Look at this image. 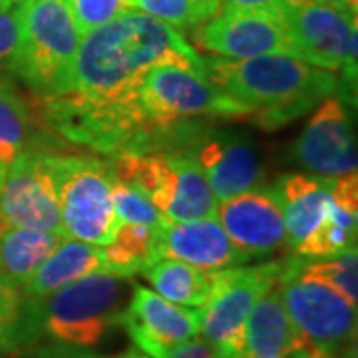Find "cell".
I'll return each instance as SVG.
<instances>
[{
    "mask_svg": "<svg viewBox=\"0 0 358 358\" xmlns=\"http://www.w3.org/2000/svg\"><path fill=\"white\" fill-rule=\"evenodd\" d=\"M181 64L205 70L176 28L143 13L117 14L80 38L70 72V90L98 100L138 98L152 66Z\"/></svg>",
    "mask_w": 358,
    "mask_h": 358,
    "instance_id": "6da1fadb",
    "label": "cell"
},
{
    "mask_svg": "<svg viewBox=\"0 0 358 358\" xmlns=\"http://www.w3.org/2000/svg\"><path fill=\"white\" fill-rule=\"evenodd\" d=\"M207 78L235 102L257 112V124L277 129L338 92V78L294 56L267 54L243 60H209Z\"/></svg>",
    "mask_w": 358,
    "mask_h": 358,
    "instance_id": "7a4b0ae2",
    "label": "cell"
},
{
    "mask_svg": "<svg viewBox=\"0 0 358 358\" xmlns=\"http://www.w3.org/2000/svg\"><path fill=\"white\" fill-rule=\"evenodd\" d=\"M18 44L10 68L40 98L70 90L80 32L62 0H22L16 8Z\"/></svg>",
    "mask_w": 358,
    "mask_h": 358,
    "instance_id": "3957f363",
    "label": "cell"
},
{
    "mask_svg": "<svg viewBox=\"0 0 358 358\" xmlns=\"http://www.w3.org/2000/svg\"><path fill=\"white\" fill-rule=\"evenodd\" d=\"M299 259L285 261L277 285L301 348L317 358H357V307L301 273Z\"/></svg>",
    "mask_w": 358,
    "mask_h": 358,
    "instance_id": "277c9868",
    "label": "cell"
},
{
    "mask_svg": "<svg viewBox=\"0 0 358 358\" xmlns=\"http://www.w3.org/2000/svg\"><path fill=\"white\" fill-rule=\"evenodd\" d=\"M52 179L66 237L110 245L122 225L112 205L114 176L108 162L78 155H52Z\"/></svg>",
    "mask_w": 358,
    "mask_h": 358,
    "instance_id": "5b68a950",
    "label": "cell"
},
{
    "mask_svg": "<svg viewBox=\"0 0 358 358\" xmlns=\"http://www.w3.org/2000/svg\"><path fill=\"white\" fill-rule=\"evenodd\" d=\"M122 277L94 273L38 301L40 333L72 348L100 345L122 315Z\"/></svg>",
    "mask_w": 358,
    "mask_h": 358,
    "instance_id": "8992f818",
    "label": "cell"
},
{
    "mask_svg": "<svg viewBox=\"0 0 358 358\" xmlns=\"http://www.w3.org/2000/svg\"><path fill=\"white\" fill-rule=\"evenodd\" d=\"M282 268L285 261L219 268L217 287L199 310V333L213 358H241L247 317L259 296L279 282Z\"/></svg>",
    "mask_w": 358,
    "mask_h": 358,
    "instance_id": "52a82bcc",
    "label": "cell"
},
{
    "mask_svg": "<svg viewBox=\"0 0 358 358\" xmlns=\"http://www.w3.org/2000/svg\"><path fill=\"white\" fill-rule=\"evenodd\" d=\"M138 100L145 115L164 128L195 115L251 114L249 108L223 94L205 70L181 64L152 66L141 80Z\"/></svg>",
    "mask_w": 358,
    "mask_h": 358,
    "instance_id": "ba28073f",
    "label": "cell"
},
{
    "mask_svg": "<svg viewBox=\"0 0 358 358\" xmlns=\"http://www.w3.org/2000/svg\"><path fill=\"white\" fill-rule=\"evenodd\" d=\"M282 18L299 60L329 72L343 70L346 82H357V13L287 2Z\"/></svg>",
    "mask_w": 358,
    "mask_h": 358,
    "instance_id": "9c48e42d",
    "label": "cell"
},
{
    "mask_svg": "<svg viewBox=\"0 0 358 358\" xmlns=\"http://www.w3.org/2000/svg\"><path fill=\"white\" fill-rule=\"evenodd\" d=\"M8 227L64 235L48 152L32 148L6 166L0 183V231Z\"/></svg>",
    "mask_w": 358,
    "mask_h": 358,
    "instance_id": "30bf717a",
    "label": "cell"
},
{
    "mask_svg": "<svg viewBox=\"0 0 358 358\" xmlns=\"http://www.w3.org/2000/svg\"><path fill=\"white\" fill-rule=\"evenodd\" d=\"M193 38L199 48L229 60L267 54L294 56L293 40L285 18L275 14L219 13L197 26Z\"/></svg>",
    "mask_w": 358,
    "mask_h": 358,
    "instance_id": "8fae6325",
    "label": "cell"
},
{
    "mask_svg": "<svg viewBox=\"0 0 358 358\" xmlns=\"http://www.w3.org/2000/svg\"><path fill=\"white\" fill-rule=\"evenodd\" d=\"M120 327L150 358H166L176 346L199 334V310L176 305L154 291L134 285L128 308L122 310Z\"/></svg>",
    "mask_w": 358,
    "mask_h": 358,
    "instance_id": "7c38bea8",
    "label": "cell"
},
{
    "mask_svg": "<svg viewBox=\"0 0 358 358\" xmlns=\"http://www.w3.org/2000/svg\"><path fill=\"white\" fill-rule=\"evenodd\" d=\"M217 221L249 259L271 255L287 243L282 207L275 189H249L221 201Z\"/></svg>",
    "mask_w": 358,
    "mask_h": 358,
    "instance_id": "4fadbf2b",
    "label": "cell"
},
{
    "mask_svg": "<svg viewBox=\"0 0 358 358\" xmlns=\"http://www.w3.org/2000/svg\"><path fill=\"white\" fill-rule=\"evenodd\" d=\"M294 157L308 171L329 178L357 171V143L345 103L334 98L320 106L294 143Z\"/></svg>",
    "mask_w": 358,
    "mask_h": 358,
    "instance_id": "5bb4252c",
    "label": "cell"
},
{
    "mask_svg": "<svg viewBox=\"0 0 358 358\" xmlns=\"http://www.w3.org/2000/svg\"><path fill=\"white\" fill-rule=\"evenodd\" d=\"M155 253L157 259H176L205 271L237 267L249 261V257L233 245L217 217L197 221L166 219L155 229Z\"/></svg>",
    "mask_w": 358,
    "mask_h": 358,
    "instance_id": "9a60e30c",
    "label": "cell"
},
{
    "mask_svg": "<svg viewBox=\"0 0 358 358\" xmlns=\"http://www.w3.org/2000/svg\"><path fill=\"white\" fill-rule=\"evenodd\" d=\"M217 201L253 189L259 181V159L253 143L239 134L207 136L193 155Z\"/></svg>",
    "mask_w": 358,
    "mask_h": 358,
    "instance_id": "2e32d148",
    "label": "cell"
},
{
    "mask_svg": "<svg viewBox=\"0 0 358 358\" xmlns=\"http://www.w3.org/2000/svg\"><path fill=\"white\" fill-rule=\"evenodd\" d=\"M333 185L334 179L329 176L310 178L294 173L279 179L275 192L282 207L287 243L293 249L327 217L333 201Z\"/></svg>",
    "mask_w": 358,
    "mask_h": 358,
    "instance_id": "e0dca14e",
    "label": "cell"
},
{
    "mask_svg": "<svg viewBox=\"0 0 358 358\" xmlns=\"http://www.w3.org/2000/svg\"><path fill=\"white\" fill-rule=\"evenodd\" d=\"M301 343L282 307L279 285L261 294L247 322L241 358H289Z\"/></svg>",
    "mask_w": 358,
    "mask_h": 358,
    "instance_id": "ac0fdd59",
    "label": "cell"
},
{
    "mask_svg": "<svg viewBox=\"0 0 358 358\" xmlns=\"http://www.w3.org/2000/svg\"><path fill=\"white\" fill-rule=\"evenodd\" d=\"M106 271H108L106 251L100 245L66 237L60 247L34 271V275L28 279L22 289L30 299L42 301L70 282Z\"/></svg>",
    "mask_w": 358,
    "mask_h": 358,
    "instance_id": "d6986e66",
    "label": "cell"
},
{
    "mask_svg": "<svg viewBox=\"0 0 358 358\" xmlns=\"http://www.w3.org/2000/svg\"><path fill=\"white\" fill-rule=\"evenodd\" d=\"M143 275L155 293L181 307H203L219 281V268L205 271L176 259H157Z\"/></svg>",
    "mask_w": 358,
    "mask_h": 358,
    "instance_id": "ffe728a7",
    "label": "cell"
},
{
    "mask_svg": "<svg viewBox=\"0 0 358 358\" xmlns=\"http://www.w3.org/2000/svg\"><path fill=\"white\" fill-rule=\"evenodd\" d=\"M66 235L8 227L0 231V275L24 287L34 271L60 247Z\"/></svg>",
    "mask_w": 358,
    "mask_h": 358,
    "instance_id": "44dd1931",
    "label": "cell"
},
{
    "mask_svg": "<svg viewBox=\"0 0 358 358\" xmlns=\"http://www.w3.org/2000/svg\"><path fill=\"white\" fill-rule=\"evenodd\" d=\"M114 181L126 183L141 192L152 203L166 213L176 192V171L164 154H117L108 162Z\"/></svg>",
    "mask_w": 358,
    "mask_h": 358,
    "instance_id": "7402d4cb",
    "label": "cell"
},
{
    "mask_svg": "<svg viewBox=\"0 0 358 358\" xmlns=\"http://www.w3.org/2000/svg\"><path fill=\"white\" fill-rule=\"evenodd\" d=\"M166 155L176 171V192L164 215L169 221L217 217V199L193 154L176 152Z\"/></svg>",
    "mask_w": 358,
    "mask_h": 358,
    "instance_id": "603a6c76",
    "label": "cell"
},
{
    "mask_svg": "<svg viewBox=\"0 0 358 358\" xmlns=\"http://www.w3.org/2000/svg\"><path fill=\"white\" fill-rule=\"evenodd\" d=\"M38 336V301L0 275V350H16Z\"/></svg>",
    "mask_w": 358,
    "mask_h": 358,
    "instance_id": "cb8c5ba5",
    "label": "cell"
},
{
    "mask_svg": "<svg viewBox=\"0 0 358 358\" xmlns=\"http://www.w3.org/2000/svg\"><path fill=\"white\" fill-rule=\"evenodd\" d=\"M155 261V227L140 223H122L106 249V273L122 279L140 275Z\"/></svg>",
    "mask_w": 358,
    "mask_h": 358,
    "instance_id": "d4e9b609",
    "label": "cell"
},
{
    "mask_svg": "<svg viewBox=\"0 0 358 358\" xmlns=\"http://www.w3.org/2000/svg\"><path fill=\"white\" fill-rule=\"evenodd\" d=\"M34 122L22 96L0 78V162L10 164L16 155L32 150Z\"/></svg>",
    "mask_w": 358,
    "mask_h": 358,
    "instance_id": "484cf974",
    "label": "cell"
},
{
    "mask_svg": "<svg viewBox=\"0 0 358 358\" xmlns=\"http://www.w3.org/2000/svg\"><path fill=\"white\" fill-rule=\"evenodd\" d=\"M357 219L358 215L348 213L331 201L327 217L310 231L299 247L296 253L301 257H334L355 249L357 243Z\"/></svg>",
    "mask_w": 358,
    "mask_h": 358,
    "instance_id": "4316f807",
    "label": "cell"
},
{
    "mask_svg": "<svg viewBox=\"0 0 358 358\" xmlns=\"http://www.w3.org/2000/svg\"><path fill=\"white\" fill-rule=\"evenodd\" d=\"M299 271L317 281L329 285L343 294L350 305L357 307L358 301V253L357 247L334 257H320L319 261L299 259Z\"/></svg>",
    "mask_w": 358,
    "mask_h": 358,
    "instance_id": "83f0119b",
    "label": "cell"
},
{
    "mask_svg": "<svg viewBox=\"0 0 358 358\" xmlns=\"http://www.w3.org/2000/svg\"><path fill=\"white\" fill-rule=\"evenodd\" d=\"M112 205L122 223H140L157 229L167 219L143 193L120 181L112 183Z\"/></svg>",
    "mask_w": 358,
    "mask_h": 358,
    "instance_id": "f1b7e54d",
    "label": "cell"
},
{
    "mask_svg": "<svg viewBox=\"0 0 358 358\" xmlns=\"http://www.w3.org/2000/svg\"><path fill=\"white\" fill-rule=\"evenodd\" d=\"M126 8H136L166 22L176 30H187L203 24V16L192 0H122Z\"/></svg>",
    "mask_w": 358,
    "mask_h": 358,
    "instance_id": "f546056e",
    "label": "cell"
},
{
    "mask_svg": "<svg viewBox=\"0 0 358 358\" xmlns=\"http://www.w3.org/2000/svg\"><path fill=\"white\" fill-rule=\"evenodd\" d=\"M62 2L72 14L80 36L128 10L122 0H62Z\"/></svg>",
    "mask_w": 358,
    "mask_h": 358,
    "instance_id": "4dcf8cb0",
    "label": "cell"
},
{
    "mask_svg": "<svg viewBox=\"0 0 358 358\" xmlns=\"http://www.w3.org/2000/svg\"><path fill=\"white\" fill-rule=\"evenodd\" d=\"M18 44V20L14 8H0V66L10 64Z\"/></svg>",
    "mask_w": 358,
    "mask_h": 358,
    "instance_id": "1f68e13d",
    "label": "cell"
},
{
    "mask_svg": "<svg viewBox=\"0 0 358 358\" xmlns=\"http://www.w3.org/2000/svg\"><path fill=\"white\" fill-rule=\"evenodd\" d=\"M287 0H223L219 13H265L281 16Z\"/></svg>",
    "mask_w": 358,
    "mask_h": 358,
    "instance_id": "d6a6232c",
    "label": "cell"
},
{
    "mask_svg": "<svg viewBox=\"0 0 358 358\" xmlns=\"http://www.w3.org/2000/svg\"><path fill=\"white\" fill-rule=\"evenodd\" d=\"M166 358H213V352L203 338H189L187 343L176 346Z\"/></svg>",
    "mask_w": 358,
    "mask_h": 358,
    "instance_id": "836d02e7",
    "label": "cell"
},
{
    "mask_svg": "<svg viewBox=\"0 0 358 358\" xmlns=\"http://www.w3.org/2000/svg\"><path fill=\"white\" fill-rule=\"evenodd\" d=\"M289 4H327V6H336L345 8L350 13H357L358 0H287Z\"/></svg>",
    "mask_w": 358,
    "mask_h": 358,
    "instance_id": "e575fe53",
    "label": "cell"
},
{
    "mask_svg": "<svg viewBox=\"0 0 358 358\" xmlns=\"http://www.w3.org/2000/svg\"><path fill=\"white\" fill-rule=\"evenodd\" d=\"M193 4H195V8L201 13L203 16V20H211L213 16H217L219 10H221V2L223 0H192Z\"/></svg>",
    "mask_w": 358,
    "mask_h": 358,
    "instance_id": "d590c367",
    "label": "cell"
},
{
    "mask_svg": "<svg viewBox=\"0 0 358 358\" xmlns=\"http://www.w3.org/2000/svg\"><path fill=\"white\" fill-rule=\"evenodd\" d=\"M22 0H0V8H14V6H18Z\"/></svg>",
    "mask_w": 358,
    "mask_h": 358,
    "instance_id": "8d00e7d4",
    "label": "cell"
},
{
    "mask_svg": "<svg viewBox=\"0 0 358 358\" xmlns=\"http://www.w3.org/2000/svg\"><path fill=\"white\" fill-rule=\"evenodd\" d=\"M289 358H317V357H313V355H308L307 350L299 348V350H294V352H291V357H289Z\"/></svg>",
    "mask_w": 358,
    "mask_h": 358,
    "instance_id": "74e56055",
    "label": "cell"
},
{
    "mask_svg": "<svg viewBox=\"0 0 358 358\" xmlns=\"http://www.w3.org/2000/svg\"><path fill=\"white\" fill-rule=\"evenodd\" d=\"M62 358H103V357H94V355H68V357H62Z\"/></svg>",
    "mask_w": 358,
    "mask_h": 358,
    "instance_id": "f35d334b",
    "label": "cell"
},
{
    "mask_svg": "<svg viewBox=\"0 0 358 358\" xmlns=\"http://www.w3.org/2000/svg\"><path fill=\"white\" fill-rule=\"evenodd\" d=\"M4 173H6V164L0 162V183H2V179H4Z\"/></svg>",
    "mask_w": 358,
    "mask_h": 358,
    "instance_id": "ab89813d",
    "label": "cell"
}]
</instances>
